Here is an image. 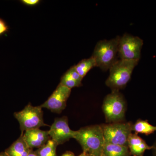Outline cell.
Returning a JSON list of instances; mask_svg holds the SVG:
<instances>
[{"mask_svg":"<svg viewBox=\"0 0 156 156\" xmlns=\"http://www.w3.org/2000/svg\"><path fill=\"white\" fill-rule=\"evenodd\" d=\"M28 156H37V155L35 153L34 151H32L30 153V154H29Z\"/></svg>","mask_w":156,"mask_h":156,"instance_id":"obj_23","label":"cell"},{"mask_svg":"<svg viewBox=\"0 0 156 156\" xmlns=\"http://www.w3.org/2000/svg\"><path fill=\"white\" fill-rule=\"evenodd\" d=\"M101 156H104L103 155H101Z\"/></svg>","mask_w":156,"mask_h":156,"instance_id":"obj_27","label":"cell"},{"mask_svg":"<svg viewBox=\"0 0 156 156\" xmlns=\"http://www.w3.org/2000/svg\"><path fill=\"white\" fill-rule=\"evenodd\" d=\"M128 146L131 155L133 156H143L146 151L152 149V146L135 133H131L128 137Z\"/></svg>","mask_w":156,"mask_h":156,"instance_id":"obj_11","label":"cell"},{"mask_svg":"<svg viewBox=\"0 0 156 156\" xmlns=\"http://www.w3.org/2000/svg\"><path fill=\"white\" fill-rule=\"evenodd\" d=\"M58 146L53 140L50 139L46 144L34 151L37 156H57L56 147Z\"/></svg>","mask_w":156,"mask_h":156,"instance_id":"obj_16","label":"cell"},{"mask_svg":"<svg viewBox=\"0 0 156 156\" xmlns=\"http://www.w3.org/2000/svg\"><path fill=\"white\" fill-rule=\"evenodd\" d=\"M61 156H75L74 154L70 151H67L65 153L63 154Z\"/></svg>","mask_w":156,"mask_h":156,"instance_id":"obj_22","label":"cell"},{"mask_svg":"<svg viewBox=\"0 0 156 156\" xmlns=\"http://www.w3.org/2000/svg\"><path fill=\"white\" fill-rule=\"evenodd\" d=\"M74 67L79 74L84 78L90 70L96 67V62L95 59L91 56L89 58L81 60L76 65L74 66Z\"/></svg>","mask_w":156,"mask_h":156,"instance_id":"obj_15","label":"cell"},{"mask_svg":"<svg viewBox=\"0 0 156 156\" xmlns=\"http://www.w3.org/2000/svg\"><path fill=\"white\" fill-rule=\"evenodd\" d=\"M59 84L71 89L75 87H79L82 86V83L73 80L65 73L62 77Z\"/></svg>","mask_w":156,"mask_h":156,"instance_id":"obj_17","label":"cell"},{"mask_svg":"<svg viewBox=\"0 0 156 156\" xmlns=\"http://www.w3.org/2000/svg\"><path fill=\"white\" fill-rule=\"evenodd\" d=\"M132 131L136 134H141L150 135L156 131V126H152L147 120L138 119L133 124Z\"/></svg>","mask_w":156,"mask_h":156,"instance_id":"obj_14","label":"cell"},{"mask_svg":"<svg viewBox=\"0 0 156 156\" xmlns=\"http://www.w3.org/2000/svg\"><path fill=\"white\" fill-rule=\"evenodd\" d=\"M20 2L26 6L34 7L39 5L41 1L40 0H21Z\"/></svg>","mask_w":156,"mask_h":156,"instance_id":"obj_20","label":"cell"},{"mask_svg":"<svg viewBox=\"0 0 156 156\" xmlns=\"http://www.w3.org/2000/svg\"><path fill=\"white\" fill-rule=\"evenodd\" d=\"M133 124L124 121L101 125L105 143L128 146V137L133 131Z\"/></svg>","mask_w":156,"mask_h":156,"instance_id":"obj_5","label":"cell"},{"mask_svg":"<svg viewBox=\"0 0 156 156\" xmlns=\"http://www.w3.org/2000/svg\"><path fill=\"white\" fill-rule=\"evenodd\" d=\"M139 61L119 59L109 69V75L105 85L112 91H119L127 86L134 69Z\"/></svg>","mask_w":156,"mask_h":156,"instance_id":"obj_2","label":"cell"},{"mask_svg":"<svg viewBox=\"0 0 156 156\" xmlns=\"http://www.w3.org/2000/svg\"><path fill=\"white\" fill-rule=\"evenodd\" d=\"M120 36L110 40L98 41L92 55L95 59L96 67L104 72L109 70L118 60V47Z\"/></svg>","mask_w":156,"mask_h":156,"instance_id":"obj_3","label":"cell"},{"mask_svg":"<svg viewBox=\"0 0 156 156\" xmlns=\"http://www.w3.org/2000/svg\"><path fill=\"white\" fill-rule=\"evenodd\" d=\"M152 150L153 156H156V140L154 143L153 145L152 146Z\"/></svg>","mask_w":156,"mask_h":156,"instance_id":"obj_21","label":"cell"},{"mask_svg":"<svg viewBox=\"0 0 156 156\" xmlns=\"http://www.w3.org/2000/svg\"><path fill=\"white\" fill-rule=\"evenodd\" d=\"M71 92V89L59 84L48 100L41 106L53 112L61 113L66 108V102Z\"/></svg>","mask_w":156,"mask_h":156,"instance_id":"obj_9","label":"cell"},{"mask_svg":"<svg viewBox=\"0 0 156 156\" xmlns=\"http://www.w3.org/2000/svg\"><path fill=\"white\" fill-rule=\"evenodd\" d=\"M78 156H88V155H87V154L85 153V152H83L82 153V154H80Z\"/></svg>","mask_w":156,"mask_h":156,"instance_id":"obj_25","label":"cell"},{"mask_svg":"<svg viewBox=\"0 0 156 156\" xmlns=\"http://www.w3.org/2000/svg\"><path fill=\"white\" fill-rule=\"evenodd\" d=\"M76 131L70 128L66 116L56 118L48 131L51 139L57 145L63 144L71 138H74Z\"/></svg>","mask_w":156,"mask_h":156,"instance_id":"obj_8","label":"cell"},{"mask_svg":"<svg viewBox=\"0 0 156 156\" xmlns=\"http://www.w3.org/2000/svg\"><path fill=\"white\" fill-rule=\"evenodd\" d=\"M33 149L29 147L23 135H20L11 146L5 151L9 156H28Z\"/></svg>","mask_w":156,"mask_h":156,"instance_id":"obj_12","label":"cell"},{"mask_svg":"<svg viewBox=\"0 0 156 156\" xmlns=\"http://www.w3.org/2000/svg\"><path fill=\"white\" fill-rule=\"evenodd\" d=\"M88 155V156H91V155Z\"/></svg>","mask_w":156,"mask_h":156,"instance_id":"obj_26","label":"cell"},{"mask_svg":"<svg viewBox=\"0 0 156 156\" xmlns=\"http://www.w3.org/2000/svg\"><path fill=\"white\" fill-rule=\"evenodd\" d=\"M143 40L137 36L127 33L120 37L118 47L119 59L139 61Z\"/></svg>","mask_w":156,"mask_h":156,"instance_id":"obj_7","label":"cell"},{"mask_svg":"<svg viewBox=\"0 0 156 156\" xmlns=\"http://www.w3.org/2000/svg\"><path fill=\"white\" fill-rule=\"evenodd\" d=\"M105 156H130L128 146L105 143L102 154Z\"/></svg>","mask_w":156,"mask_h":156,"instance_id":"obj_13","label":"cell"},{"mask_svg":"<svg viewBox=\"0 0 156 156\" xmlns=\"http://www.w3.org/2000/svg\"><path fill=\"white\" fill-rule=\"evenodd\" d=\"M65 74H66L67 76H68L73 80H75L79 83H82V80L83 79L77 72L74 66L68 70Z\"/></svg>","mask_w":156,"mask_h":156,"instance_id":"obj_18","label":"cell"},{"mask_svg":"<svg viewBox=\"0 0 156 156\" xmlns=\"http://www.w3.org/2000/svg\"><path fill=\"white\" fill-rule=\"evenodd\" d=\"M41 106H34L30 103L21 111L14 113V116L19 123L21 134L31 129L48 126L44 122L43 112Z\"/></svg>","mask_w":156,"mask_h":156,"instance_id":"obj_6","label":"cell"},{"mask_svg":"<svg viewBox=\"0 0 156 156\" xmlns=\"http://www.w3.org/2000/svg\"><path fill=\"white\" fill-rule=\"evenodd\" d=\"M9 27L4 20L0 18V37L9 32Z\"/></svg>","mask_w":156,"mask_h":156,"instance_id":"obj_19","label":"cell"},{"mask_svg":"<svg viewBox=\"0 0 156 156\" xmlns=\"http://www.w3.org/2000/svg\"><path fill=\"white\" fill-rule=\"evenodd\" d=\"M126 107V101L120 91H112L105 98L102 105L106 122H124Z\"/></svg>","mask_w":156,"mask_h":156,"instance_id":"obj_4","label":"cell"},{"mask_svg":"<svg viewBox=\"0 0 156 156\" xmlns=\"http://www.w3.org/2000/svg\"><path fill=\"white\" fill-rule=\"evenodd\" d=\"M0 156H9L5 152L0 153Z\"/></svg>","mask_w":156,"mask_h":156,"instance_id":"obj_24","label":"cell"},{"mask_svg":"<svg viewBox=\"0 0 156 156\" xmlns=\"http://www.w3.org/2000/svg\"><path fill=\"white\" fill-rule=\"evenodd\" d=\"M21 135L29 147L32 149L41 147L51 139L48 131H43L40 128L27 130Z\"/></svg>","mask_w":156,"mask_h":156,"instance_id":"obj_10","label":"cell"},{"mask_svg":"<svg viewBox=\"0 0 156 156\" xmlns=\"http://www.w3.org/2000/svg\"><path fill=\"white\" fill-rule=\"evenodd\" d=\"M74 139L80 143L83 152L88 155H102L105 141L101 125L81 128L76 131Z\"/></svg>","mask_w":156,"mask_h":156,"instance_id":"obj_1","label":"cell"}]
</instances>
